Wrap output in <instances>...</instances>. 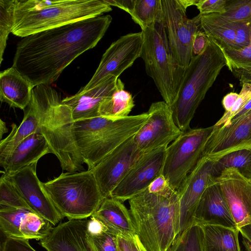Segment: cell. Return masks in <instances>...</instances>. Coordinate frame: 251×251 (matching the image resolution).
I'll list each match as a JSON object with an SVG mask.
<instances>
[{
	"label": "cell",
	"instance_id": "1",
	"mask_svg": "<svg viewBox=\"0 0 251 251\" xmlns=\"http://www.w3.org/2000/svg\"><path fill=\"white\" fill-rule=\"evenodd\" d=\"M112 20L110 15H101L23 37L12 67L34 87L49 85L76 57L97 45Z\"/></svg>",
	"mask_w": 251,
	"mask_h": 251
},
{
	"label": "cell",
	"instance_id": "2",
	"mask_svg": "<svg viewBox=\"0 0 251 251\" xmlns=\"http://www.w3.org/2000/svg\"><path fill=\"white\" fill-rule=\"evenodd\" d=\"M111 10L104 0H14L12 33L23 38Z\"/></svg>",
	"mask_w": 251,
	"mask_h": 251
},
{
	"label": "cell",
	"instance_id": "3",
	"mask_svg": "<svg viewBox=\"0 0 251 251\" xmlns=\"http://www.w3.org/2000/svg\"><path fill=\"white\" fill-rule=\"evenodd\" d=\"M60 95L50 85L35 86L30 102L40 119L39 133L47 140L52 153L63 170L82 171L84 163L75 144L72 128L73 120L69 106L61 103Z\"/></svg>",
	"mask_w": 251,
	"mask_h": 251
},
{
	"label": "cell",
	"instance_id": "4",
	"mask_svg": "<svg viewBox=\"0 0 251 251\" xmlns=\"http://www.w3.org/2000/svg\"><path fill=\"white\" fill-rule=\"evenodd\" d=\"M136 233L148 251H168L179 233L177 192L165 196L144 191L128 200Z\"/></svg>",
	"mask_w": 251,
	"mask_h": 251
},
{
	"label": "cell",
	"instance_id": "5",
	"mask_svg": "<svg viewBox=\"0 0 251 251\" xmlns=\"http://www.w3.org/2000/svg\"><path fill=\"white\" fill-rule=\"evenodd\" d=\"M148 112L118 119L99 116L74 121L72 135L88 170L134 135L148 118Z\"/></svg>",
	"mask_w": 251,
	"mask_h": 251
},
{
	"label": "cell",
	"instance_id": "6",
	"mask_svg": "<svg viewBox=\"0 0 251 251\" xmlns=\"http://www.w3.org/2000/svg\"><path fill=\"white\" fill-rule=\"evenodd\" d=\"M208 39L204 51L193 57L185 71L177 98L170 107L175 123L182 132L190 129V124L196 110L226 66L222 50Z\"/></svg>",
	"mask_w": 251,
	"mask_h": 251
},
{
	"label": "cell",
	"instance_id": "7",
	"mask_svg": "<svg viewBox=\"0 0 251 251\" xmlns=\"http://www.w3.org/2000/svg\"><path fill=\"white\" fill-rule=\"evenodd\" d=\"M43 185L56 208L69 220L91 217L104 199L91 170L62 173Z\"/></svg>",
	"mask_w": 251,
	"mask_h": 251
},
{
	"label": "cell",
	"instance_id": "8",
	"mask_svg": "<svg viewBox=\"0 0 251 251\" xmlns=\"http://www.w3.org/2000/svg\"><path fill=\"white\" fill-rule=\"evenodd\" d=\"M140 57L146 72L153 80L164 101L171 107L175 102L185 73L176 64L168 44L163 21L141 31Z\"/></svg>",
	"mask_w": 251,
	"mask_h": 251
},
{
	"label": "cell",
	"instance_id": "9",
	"mask_svg": "<svg viewBox=\"0 0 251 251\" xmlns=\"http://www.w3.org/2000/svg\"><path fill=\"white\" fill-rule=\"evenodd\" d=\"M214 125L183 132L166 149L162 175L170 186L177 191L202 157L204 146Z\"/></svg>",
	"mask_w": 251,
	"mask_h": 251
},
{
	"label": "cell",
	"instance_id": "10",
	"mask_svg": "<svg viewBox=\"0 0 251 251\" xmlns=\"http://www.w3.org/2000/svg\"><path fill=\"white\" fill-rule=\"evenodd\" d=\"M163 23L169 46L178 67L185 73L192 57V45L201 28L200 14L189 19L178 0H162Z\"/></svg>",
	"mask_w": 251,
	"mask_h": 251
},
{
	"label": "cell",
	"instance_id": "11",
	"mask_svg": "<svg viewBox=\"0 0 251 251\" xmlns=\"http://www.w3.org/2000/svg\"><path fill=\"white\" fill-rule=\"evenodd\" d=\"M142 45L141 31L126 34L113 42L102 55L90 80L80 91L92 89L108 76L113 75L118 78L140 57Z\"/></svg>",
	"mask_w": 251,
	"mask_h": 251
},
{
	"label": "cell",
	"instance_id": "12",
	"mask_svg": "<svg viewBox=\"0 0 251 251\" xmlns=\"http://www.w3.org/2000/svg\"><path fill=\"white\" fill-rule=\"evenodd\" d=\"M147 112V120L133 136L143 153L168 146L182 133L175 123L170 107L164 101L152 103Z\"/></svg>",
	"mask_w": 251,
	"mask_h": 251
},
{
	"label": "cell",
	"instance_id": "13",
	"mask_svg": "<svg viewBox=\"0 0 251 251\" xmlns=\"http://www.w3.org/2000/svg\"><path fill=\"white\" fill-rule=\"evenodd\" d=\"M133 136L91 169L104 199L110 197L112 191L144 154L137 148Z\"/></svg>",
	"mask_w": 251,
	"mask_h": 251
},
{
	"label": "cell",
	"instance_id": "14",
	"mask_svg": "<svg viewBox=\"0 0 251 251\" xmlns=\"http://www.w3.org/2000/svg\"><path fill=\"white\" fill-rule=\"evenodd\" d=\"M215 162V159L210 156L202 157L177 191L179 201V233L194 223L195 210L202 194L218 176Z\"/></svg>",
	"mask_w": 251,
	"mask_h": 251
},
{
	"label": "cell",
	"instance_id": "15",
	"mask_svg": "<svg viewBox=\"0 0 251 251\" xmlns=\"http://www.w3.org/2000/svg\"><path fill=\"white\" fill-rule=\"evenodd\" d=\"M168 146L144 153L112 191L110 197L123 202L146 189L162 175Z\"/></svg>",
	"mask_w": 251,
	"mask_h": 251
},
{
	"label": "cell",
	"instance_id": "16",
	"mask_svg": "<svg viewBox=\"0 0 251 251\" xmlns=\"http://www.w3.org/2000/svg\"><path fill=\"white\" fill-rule=\"evenodd\" d=\"M37 162L9 175H2L13 185L34 212L54 226L64 218L55 207L36 174Z\"/></svg>",
	"mask_w": 251,
	"mask_h": 251
},
{
	"label": "cell",
	"instance_id": "17",
	"mask_svg": "<svg viewBox=\"0 0 251 251\" xmlns=\"http://www.w3.org/2000/svg\"><path fill=\"white\" fill-rule=\"evenodd\" d=\"M214 126L202 157L216 159L238 149L251 147V109L221 126Z\"/></svg>",
	"mask_w": 251,
	"mask_h": 251
},
{
	"label": "cell",
	"instance_id": "18",
	"mask_svg": "<svg viewBox=\"0 0 251 251\" xmlns=\"http://www.w3.org/2000/svg\"><path fill=\"white\" fill-rule=\"evenodd\" d=\"M215 178L237 228L251 224V180L233 168L224 169Z\"/></svg>",
	"mask_w": 251,
	"mask_h": 251
},
{
	"label": "cell",
	"instance_id": "19",
	"mask_svg": "<svg viewBox=\"0 0 251 251\" xmlns=\"http://www.w3.org/2000/svg\"><path fill=\"white\" fill-rule=\"evenodd\" d=\"M88 222L86 218L59 223L40 243L47 251H92Z\"/></svg>",
	"mask_w": 251,
	"mask_h": 251
},
{
	"label": "cell",
	"instance_id": "20",
	"mask_svg": "<svg viewBox=\"0 0 251 251\" xmlns=\"http://www.w3.org/2000/svg\"><path fill=\"white\" fill-rule=\"evenodd\" d=\"M216 177L210 182L198 202L194 223L237 228Z\"/></svg>",
	"mask_w": 251,
	"mask_h": 251
},
{
	"label": "cell",
	"instance_id": "21",
	"mask_svg": "<svg viewBox=\"0 0 251 251\" xmlns=\"http://www.w3.org/2000/svg\"><path fill=\"white\" fill-rule=\"evenodd\" d=\"M118 78L113 75L108 76L92 89L79 91L73 96L65 98L61 103L70 107L74 121L100 116V105L112 95Z\"/></svg>",
	"mask_w": 251,
	"mask_h": 251
},
{
	"label": "cell",
	"instance_id": "22",
	"mask_svg": "<svg viewBox=\"0 0 251 251\" xmlns=\"http://www.w3.org/2000/svg\"><path fill=\"white\" fill-rule=\"evenodd\" d=\"M52 153L44 136L39 132L30 135L22 141L0 164L3 174L14 173L38 161L43 156Z\"/></svg>",
	"mask_w": 251,
	"mask_h": 251
},
{
	"label": "cell",
	"instance_id": "23",
	"mask_svg": "<svg viewBox=\"0 0 251 251\" xmlns=\"http://www.w3.org/2000/svg\"><path fill=\"white\" fill-rule=\"evenodd\" d=\"M34 88L32 84L12 66L0 73L1 102L24 110L28 106Z\"/></svg>",
	"mask_w": 251,
	"mask_h": 251
},
{
	"label": "cell",
	"instance_id": "24",
	"mask_svg": "<svg viewBox=\"0 0 251 251\" xmlns=\"http://www.w3.org/2000/svg\"><path fill=\"white\" fill-rule=\"evenodd\" d=\"M92 216L102 222L108 230L116 236L136 233L129 210L116 199L105 198Z\"/></svg>",
	"mask_w": 251,
	"mask_h": 251
},
{
	"label": "cell",
	"instance_id": "25",
	"mask_svg": "<svg viewBox=\"0 0 251 251\" xmlns=\"http://www.w3.org/2000/svg\"><path fill=\"white\" fill-rule=\"evenodd\" d=\"M40 119L33 105L30 102L23 120L18 127L13 124L10 134L0 142V165L16 147L30 135L39 133Z\"/></svg>",
	"mask_w": 251,
	"mask_h": 251
},
{
	"label": "cell",
	"instance_id": "26",
	"mask_svg": "<svg viewBox=\"0 0 251 251\" xmlns=\"http://www.w3.org/2000/svg\"><path fill=\"white\" fill-rule=\"evenodd\" d=\"M203 232L204 251H241L239 230L218 225H201Z\"/></svg>",
	"mask_w": 251,
	"mask_h": 251
},
{
	"label": "cell",
	"instance_id": "27",
	"mask_svg": "<svg viewBox=\"0 0 251 251\" xmlns=\"http://www.w3.org/2000/svg\"><path fill=\"white\" fill-rule=\"evenodd\" d=\"M134 106L132 94L125 90L124 83L118 78L114 91L101 102L99 113L110 119H122L128 116Z\"/></svg>",
	"mask_w": 251,
	"mask_h": 251
},
{
	"label": "cell",
	"instance_id": "28",
	"mask_svg": "<svg viewBox=\"0 0 251 251\" xmlns=\"http://www.w3.org/2000/svg\"><path fill=\"white\" fill-rule=\"evenodd\" d=\"M248 22H232L211 23L201 19L202 30L221 50H234L238 29Z\"/></svg>",
	"mask_w": 251,
	"mask_h": 251
},
{
	"label": "cell",
	"instance_id": "29",
	"mask_svg": "<svg viewBox=\"0 0 251 251\" xmlns=\"http://www.w3.org/2000/svg\"><path fill=\"white\" fill-rule=\"evenodd\" d=\"M226 66L239 79L241 85L251 83V27L250 42L245 48L239 50H222Z\"/></svg>",
	"mask_w": 251,
	"mask_h": 251
},
{
	"label": "cell",
	"instance_id": "30",
	"mask_svg": "<svg viewBox=\"0 0 251 251\" xmlns=\"http://www.w3.org/2000/svg\"><path fill=\"white\" fill-rule=\"evenodd\" d=\"M201 15V20L211 23L251 22V0H226L224 13Z\"/></svg>",
	"mask_w": 251,
	"mask_h": 251
},
{
	"label": "cell",
	"instance_id": "31",
	"mask_svg": "<svg viewBox=\"0 0 251 251\" xmlns=\"http://www.w3.org/2000/svg\"><path fill=\"white\" fill-rule=\"evenodd\" d=\"M214 159L215 169L218 175L224 169L233 168L251 180V147L241 148Z\"/></svg>",
	"mask_w": 251,
	"mask_h": 251
},
{
	"label": "cell",
	"instance_id": "32",
	"mask_svg": "<svg viewBox=\"0 0 251 251\" xmlns=\"http://www.w3.org/2000/svg\"><path fill=\"white\" fill-rule=\"evenodd\" d=\"M130 15L141 30L161 22L163 17L162 0H135Z\"/></svg>",
	"mask_w": 251,
	"mask_h": 251
},
{
	"label": "cell",
	"instance_id": "33",
	"mask_svg": "<svg viewBox=\"0 0 251 251\" xmlns=\"http://www.w3.org/2000/svg\"><path fill=\"white\" fill-rule=\"evenodd\" d=\"M168 251H204L201 226L193 223L179 233Z\"/></svg>",
	"mask_w": 251,
	"mask_h": 251
},
{
	"label": "cell",
	"instance_id": "34",
	"mask_svg": "<svg viewBox=\"0 0 251 251\" xmlns=\"http://www.w3.org/2000/svg\"><path fill=\"white\" fill-rule=\"evenodd\" d=\"M54 226L36 213L29 212L23 219L20 231L24 238L41 240L50 232Z\"/></svg>",
	"mask_w": 251,
	"mask_h": 251
},
{
	"label": "cell",
	"instance_id": "35",
	"mask_svg": "<svg viewBox=\"0 0 251 251\" xmlns=\"http://www.w3.org/2000/svg\"><path fill=\"white\" fill-rule=\"evenodd\" d=\"M31 212L27 209L0 206V228L7 237L22 238L20 231L21 222L25 214Z\"/></svg>",
	"mask_w": 251,
	"mask_h": 251
},
{
	"label": "cell",
	"instance_id": "36",
	"mask_svg": "<svg viewBox=\"0 0 251 251\" xmlns=\"http://www.w3.org/2000/svg\"><path fill=\"white\" fill-rule=\"evenodd\" d=\"M14 0H0V64L13 25Z\"/></svg>",
	"mask_w": 251,
	"mask_h": 251
},
{
	"label": "cell",
	"instance_id": "37",
	"mask_svg": "<svg viewBox=\"0 0 251 251\" xmlns=\"http://www.w3.org/2000/svg\"><path fill=\"white\" fill-rule=\"evenodd\" d=\"M0 205L25 209L34 212L18 193L12 183L3 175L0 178Z\"/></svg>",
	"mask_w": 251,
	"mask_h": 251
},
{
	"label": "cell",
	"instance_id": "38",
	"mask_svg": "<svg viewBox=\"0 0 251 251\" xmlns=\"http://www.w3.org/2000/svg\"><path fill=\"white\" fill-rule=\"evenodd\" d=\"M239 96L230 110L225 112L222 117L214 125L220 126L227 123L239 112V111L251 99V83H244Z\"/></svg>",
	"mask_w": 251,
	"mask_h": 251
},
{
	"label": "cell",
	"instance_id": "39",
	"mask_svg": "<svg viewBox=\"0 0 251 251\" xmlns=\"http://www.w3.org/2000/svg\"><path fill=\"white\" fill-rule=\"evenodd\" d=\"M118 251H148L136 233L116 236Z\"/></svg>",
	"mask_w": 251,
	"mask_h": 251
},
{
	"label": "cell",
	"instance_id": "40",
	"mask_svg": "<svg viewBox=\"0 0 251 251\" xmlns=\"http://www.w3.org/2000/svg\"><path fill=\"white\" fill-rule=\"evenodd\" d=\"M89 237L97 251H118L116 235L108 230L100 235Z\"/></svg>",
	"mask_w": 251,
	"mask_h": 251
},
{
	"label": "cell",
	"instance_id": "41",
	"mask_svg": "<svg viewBox=\"0 0 251 251\" xmlns=\"http://www.w3.org/2000/svg\"><path fill=\"white\" fill-rule=\"evenodd\" d=\"M226 0H198L196 6L201 15L222 14L225 12Z\"/></svg>",
	"mask_w": 251,
	"mask_h": 251
},
{
	"label": "cell",
	"instance_id": "42",
	"mask_svg": "<svg viewBox=\"0 0 251 251\" xmlns=\"http://www.w3.org/2000/svg\"><path fill=\"white\" fill-rule=\"evenodd\" d=\"M147 190L150 193L165 196H172L177 192L170 186L163 175L154 179L148 186Z\"/></svg>",
	"mask_w": 251,
	"mask_h": 251
},
{
	"label": "cell",
	"instance_id": "43",
	"mask_svg": "<svg viewBox=\"0 0 251 251\" xmlns=\"http://www.w3.org/2000/svg\"><path fill=\"white\" fill-rule=\"evenodd\" d=\"M1 251H36L29 240L22 238L7 237L2 244Z\"/></svg>",
	"mask_w": 251,
	"mask_h": 251
},
{
	"label": "cell",
	"instance_id": "44",
	"mask_svg": "<svg viewBox=\"0 0 251 251\" xmlns=\"http://www.w3.org/2000/svg\"><path fill=\"white\" fill-rule=\"evenodd\" d=\"M208 37L201 28L195 34L192 45V57L201 54L205 50Z\"/></svg>",
	"mask_w": 251,
	"mask_h": 251
},
{
	"label": "cell",
	"instance_id": "45",
	"mask_svg": "<svg viewBox=\"0 0 251 251\" xmlns=\"http://www.w3.org/2000/svg\"><path fill=\"white\" fill-rule=\"evenodd\" d=\"M107 230V227L97 218L91 216L90 219L88 220L87 231L89 236H98Z\"/></svg>",
	"mask_w": 251,
	"mask_h": 251
},
{
	"label": "cell",
	"instance_id": "46",
	"mask_svg": "<svg viewBox=\"0 0 251 251\" xmlns=\"http://www.w3.org/2000/svg\"><path fill=\"white\" fill-rule=\"evenodd\" d=\"M135 0H104L110 6H114L123 9L129 14L131 13Z\"/></svg>",
	"mask_w": 251,
	"mask_h": 251
},
{
	"label": "cell",
	"instance_id": "47",
	"mask_svg": "<svg viewBox=\"0 0 251 251\" xmlns=\"http://www.w3.org/2000/svg\"><path fill=\"white\" fill-rule=\"evenodd\" d=\"M239 94L235 92H230L226 94L223 99L222 105L225 112H228L234 105L238 99Z\"/></svg>",
	"mask_w": 251,
	"mask_h": 251
},
{
	"label": "cell",
	"instance_id": "48",
	"mask_svg": "<svg viewBox=\"0 0 251 251\" xmlns=\"http://www.w3.org/2000/svg\"><path fill=\"white\" fill-rule=\"evenodd\" d=\"M239 230L242 236L247 238L251 243V224L239 228Z\"/></svg>",
	"mask_w": 251,
	"mask_h": 251
},
{
	"label": "cell",
	"instance_id": "49",
	"mask_svg": "<svg viewBox=\"0 0 251 251\" xmlns=\"http://www.w3.org/2000/svg\"><path fill=\"white\" fill-rule=\"evenodd\" d=\"M179 3L186 9L191 5H196L198 0H178Z\"/></svg>",
	"mask_w": 251,
	"mask_h": 251
},
{
	"label": "cell",
	"instance_id": "50",
	"mask_svg": "<svg viewBox=\"0 0 251 251\" xmlns=\"http://www.w3.org/2000/svg\"><path fill=\"white\" fill-rule=\"evenodd\" d=\"M8 132V129L6 126L5 123L1 119H0V138L2 140V135Z\"/></svg>",
	"mask_w": 251,
	"mask_h": 251
},
{
	"label": "cell",
	"instance_id": "51",
	"mask_svg": "<svg viewBox=\"0 0 251 251\" xmlns=\"http://www.w3.org/2000/svg\"><path fill=\"white\" fill-rule=\"evenodd\" d=\"M89 238H90V237H89ZM90 241H91V244L92 251H97V250L96 249V248H95L94 246L93 245L91 240H90Z\"/></svg>",
	"mask_w": 251,
	"mask_h": 251
}]
</instances>
